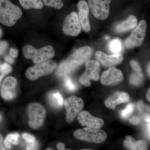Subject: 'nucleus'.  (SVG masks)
Returning a JSON list of instances; mask_svg holds the SVG:
<instances>
[{
	"label": "nucleus",
	"instance_id": "obj_1",
	"mask_svg": "<svg viewBox=\"0 0 150 150\" xmlns=\"http://www.w3.org/2000/svg\"><path fill=\"white\" fill-rule=\"evenodd\" d=\"M92 52V49L89 46H83L79 48L60 65L56 70V74L61 76L71 73L87 62L91 56Z\"/></svg>",
	"mask_w": 150,
	"mask_h": 150
},
{
	"label": "nucleus",
	"instance_id": "obj_2",
	"mask_svg": "<svg viewBox=\"0 0 150 150\" xmlns=\"http://www.w3.org/2000/svg\"><path fill=\"white\" fill-rule=\"evenodd\" d=\"M22 12L18 6L9 0H0V23L11 27L21 17Z\"/></svg>",
	"mask_w": 150,
	"mask_h": 150
},
{
	"label": "nucleus",
	"instance_id": "obj_3",
	"mask_svg": "<svg viewBox=\"0 0 150 150\" xmlns=\"http://www.w3.org/2000/svg\"><path fill=\"white\" fill-rule=\"evenodd\" d=\"M23 52L26 59H32L35 64L52 59L55 54L54 48L50 45L38 49L31 45H26L23 48Z\"/></svg>",
	"mask_w": 150,
	"mask_h": 150
},
{
	"label": "nucleus",
	"instance_id": "obj_4",
	"mask_svg": "<svg viewBox=\"0 0 150 150\" xmlns=\"http://www.w3.org/2000/svg\"><path fill=\"white\" fill-rule=\"evenodd\" d=\"M56 67V62L53 60H46L30 67L26 70L25 76L28 79L35 81L41 77L51 74Z\"/></svg>",
	"mask_w": 150,
	"mask_h": 150
},
{
	"label": "nucleus",
	"instance_id": "obj_5",
	"mask_svg": "<svg viewBox=\"0 0 150 150\" xmlns=\"http://www.w3.org/2000/svg\"><path fill=\"white\" fill-rule=\"evenodd\" d=\"M74 136L84 142L97 144L104 142L107 137L106 132L103 130L89 127L76 130L74 132Z\"/></svg>",
	"mask_w": 150,
	"mask_h": 150
},
{
	"label": "nucleus",
	"instance_id": "obj_6",
	"mask_svg": "<svg viewBox=\"0 0 150 150\" xmlns=\"http://www.w3.org/2000/svg\"><path fill=\"white\" fill-rule=\"evenodd\" d=\"M27 112L29 117V126L33 129L40 128L44 123L46 111L42 105L33 103L28 105Z\"/></svg>",
	"mask_w": 150,
	"mask_h": 150
},
{
	"label": "nucleus",
	"instance_id": "obj_7",
	"mask_svg": "<svg viewBox=\"0 0 150 150\" xmlns=\"http://www.w3.org/2000/svg\"><path fill=\"white\" fill-rule=\"evenodd\" d=\"M64 105L67 110V121L68 123H71L82 110L84 103L81 98L72 96L65 100Z\"/></svg>",
	"mask_w": 150,
	"mask_h": 150
},
{
	"label": "nucleus",
	"instance_id": "obj_8",
	"mask_svg": "<svg viewBox=\"0 0 150 150\" xmlns=\"http://www.w3.org/2000/svg\"><path fill=\"white\" fill-rule=\"evenodd\" d=\"M86 67L85 72L81 76L80 82L86 86L89 87L91 85L90 80L98 81L99 79L100 65L97 61L90 60L86 62Z\"/></svg>",
	"mask_w": 150,
	"mask_h": 150
},
{
	"label": "nucleus",
	"instance_id": "obj_9",
	"mask_svg": "<svg viewBox=\"0 0 150 150\" xmlns=\"http://www.w3.org/2000/svg\"><path fill=\"white\" fill-rule=\"evenodd\" d=\"M147 29V23L144 20L140 22L131 35L125 41L127 48H131L142 45L144 40Z\"/></svg>",
	"mask_w": 150,
	"mask_h": 150
},
{
	"label": "nucleus",
	"instance_id": "obj_10",
	"mask_svg": "<svg viewBox=\"0 0 150 150\" xmlns=\"http://www.w3.org/2000/svg\"><path fill=\"white\" fill-rule=\"evenodd\" d=\"M112 0H88V5L94 16L100 20L108 17Z\"/></svg>",
	"mask_w": 150,
	"mask_h": 150
},
{
	"label": "nucleus",
	"instance_id": "obj_11",
	"mask_svg": "<svg viewBox=\"0 0 150 150\" xmlns=\"http://www.w3.org/2000/svg\"><path fill=\"white\" fill-rule=\"evenodd\" d=\"M63 30L68 36H77L80 33L81 26L76 12L71 13L66 18L63 25Z\"/></svg>",
	"mask_w": 150,
	"mask_h": 150
},
{
	"label": "nucleus",
	"instance_id": "obj_12",
	"mask_svg": "<svg viewBox=\"0 0 150 150\" xmlns=\"http://www.w3.org/2000/svg\"><path fill=\"white\" fill-rule=\"evenodd\" d=\"M78 115V121L81 126L99 129L104 125V121L103 119L94 117L86 110L81 111Z\"/></svg>",
	"mask_w": 150,
	"mask_h": 150
},
{
	"label": "nucleus",
	"instance_id": "obj_13",
	"mask_svg": "<svg viewBox=\"0 0 150 150\" xmlns=\"http://www.w3.org/2000/svg\"><path fill=\"white\" fill-rule=\"evenodd\" d=\"M123 78V74L120 70L111 67L102 73L100 81L103 85H112L121 82Z\"/></svg>",
	"mask_w": 150,
	"mask_h": 150
},
{
	"label": "nucleus",
	"instance_id": "obj_14",
	"mask_svg": "<svg viewBox=\"0 0 150 150\" xmlns=\"http://www.w3.org/2000/svg\"><path fill=\"white\" fill-rule=\"evenodd\" d=\"M17 81L13 77L10 76L5 80L2 85L1 94L6 100L13 99L16 96Z\"/></svg>",
	"mask_w": 150,
	"mask_h": 150
},
{
	"label": "nucleus",
	"instance_id": "obj_15",
	"mask_svg": "<svg viewBox=\"0 0 150 150\" xmlns=\"http://www.w3.org/2000/svg\"><path fill=\"white\" fill-rule=\"evenodd\" d=\"M97 61L105 67H111L119 64L123 61V56L120 54L108 56L101 51L96 53Z\"/></svg>",
	"mask_w": 150,
	"mask_h": 150
},
{
	"label": "nucleus",
	"instance_id": "obj_16",
	"mask_svg": "<svg viewBox=\"0 0 150 150\" xmlns=\"http://www.w3.org/2000/svg\"><path fill=\"white\" fill-rule=\"evenodd\" d=\"M79 9L78 18L81 26L84 31L88 32L91 30V25L89 20V8L86 2L83 0L80 1L78 4Z\"/></svg>",
	"mask_w": 150,
	"mask_h": 150
},
{
	"label": "nucleus",
	"instance_id": "obj_17",
	"mask_svg": "<svg viewBox=\"0 0 150 150\" xmlns=\"http://www.w3.org/2000/svg\"><path fill=\"white\" fill-rule=\"evenodd\" d=\"M129 95L125 92H116L109 97L105 100V104L108 108L114 110L116 105L129 102Z\"/></svg>",
	"mask_w": 150,
	"mask_h": 150
},
{
	"label": "nucleus",
	"instance_id": "obj_18",
	"mask_svg": "<svg viewBox=\"0 0 150 150\" xmlns=\"http://www.w3.org/2000/svg\"><path fill=\"white\" fill-rule=\"evenodd\" d=\"M124 141V145L126 148L132 150H144L148 148L147 144L144 140L136 141L131 136H126Z\"/></svg>",
	"mask_w": 150,
	"mask_h": 150
},
{
	"label": "nucleus",
	"instance_id": "obj_19",
	"mask_svg": "<svg viewBox=\"0 0 150 150\" xmlns=\"http://www.w3.org/2000/svg\"><path fill=\"white\" fill-rule=\"evenodd\" d=\"M137 24L138 20L136 17L131 16L126 21L116 25L115 30L120 33L127 32L137 27Z\"/></svg>",
	"mask_w": 150,
	"mask_h": 150
},
{
	"label": "nucleus",
	"instance_id": "obj_20",
	"mask_svg": "<svg viewBox=\"0 0 150 150\" xmlns=\"http://www.w3.org/2000/svg\"><path fill=\"white\" fill-rule=\"evenodd\" d=\"M48 99L51 105L56 108H60L64 104V99L59 92H53L49 93Z\"/></svg>",
	"mask_w": 150,
	"mask_h": 150
},
{
	"label": "nucleus",
	"instance_id": "obj_21",
	"mask_svg": "<svg viewBox=\"0 0 150 150\" xmlns=\"http://www.w3.org/2000/svg\"><path fill=\"white\" fill-rule=\"evenodd\" d=\"M21 5L23 8L40 9L43 8V4L41 0H19Z\"/></svg>",
	"mask_w": 150,
	"mask_h": 150
},
{
	"label": "nucleus",
	"instance_id": "obj_22",
	"mask_svg": "<svg viewBox=\"0 0 150 150\" xmlns=\"http://www.w3.org/2000/svg\"><path fill=\"white\" fill-rule=\"evenodd\" d=\"M109 49L114 54L121 53L122 50V44L121 40L118 38H115L110 41L109 43Z\"/></svg>",
	"mask_w": 150,
	"mask_h": 150
},
{
	"label": "nucleus",
	"instance_id": "obj_23",
	"mask_svg": "<svg viewBox=\"0 0 150 150\" xmlns=\"http://www.w3.org/2000/svg\"><path fill=\"white\" fill-rule=\"evenodd\" d=\"M22 137L27 144L26 150L35 149L37 145L35 137L27 133H23Z\"/></svg>",
	"mask_w": 150,
	"mask_h": 150
},
{
	"label": "nucleus",
	"instance_id": "obj_24",
	"mask_svg": "<svg viewBox=\"0 0 150 150\" xmlns=\"http://www.w3.org/2000/svg\"><path fill=\"white\" fill-rule=\"evenodd\" d=\"M44 4L47 6L60 9L64 6V3L62 0H41Z\"/></svg>",
	"mask_w": 150,
	"mask_h": 150
},
{
	"label": "nucleus",
	"instance_id": "obj_25",
	"mask_svg": "<svg viewBox=\"0 0 150 150\" xmlns=\"http://www.w3.org/2000/svg\"><path fill=\"white\" fill-rule=\"evenodd\" d=\"M143 79V74L133 73L129 78V81L132 84L137 86L142 83Z\"/></svg>",
	"mask_w": 150,
	"mask_h": 150
},
{
	"label": "nucleus",
	"instance_id": "obj_26",
	"mask_svg": "<svg viewBox=\"0 0 150 150\" xmlns=\"http://www.w3.org/2000/svg\"><path fill=\"white\" fill-rule=\"evenodd\" d=\"M134 110V105L133 104L130 103L127 105L126 108L121 110V116L123 119H127L132 114Z\"/></svg>",
	"mask_w": 150,
	"mask_h": 150
},
{
	"label": "nucleus",
	"instance_id": "obj_27",
	"mask_svg": "<svg viewBox=\"0 0 150 150\" xmlns=\"http://www.w3.org/2000/svg\"><path fill=\"white\" fill-rule=\"evenodd\" d=\"M64 85L67 89L70 91H74L76 90V85L73 82L71 79L69 77H67L65 78Z\"/></svg>",
	"mask_w": 150,
	"mask_h": 150
},
{
	"label": "nucleus",
	"instance_id": "obj_28",
	"mask_svg": "<svg viewBox=\"0 0 150 150\" xmlns=\"http://www.w3.org/2000/svg\"><path fill=\"white\" fill-rule=\"evenodd\" d=\"M6 139L11 144L17 145L19 144V135L18 133L9 134Z\"/></svg>",
	"mask_w": 150,
	"mask_h": 150
},
{
	"label": "nucleus",
	"instance_id": "obj_29",
	"mask_svg": "<svg viewBox=\"0 0 150 150\" xmlns=\"http://www.w3.org/2000/svg\"><path fill=\"white\" fill-rule=\"evenodd\" d=\"M131 67L136 73L138 74H142V70L139 64L136 61H131Z\"/></svg>",
	"mask_w": 150,
	"mask_h": 150
},
{
	"label": "nucleus",
	"instance_id": "obj_30",
	"mask_svg": "<svg viewBox=\"0 0 150 150\" xmlns=\"http://www.w3.org/2000/svg\"><path fill=\"white\" fill-rule=\"evenodd\" d=\"M8 46V44L6 41H2L0 42V55L4 54Z\"/></svg>",
	"mask_w": 150,
	"mask_h": 150
},
{
	"label": "nucleus",
	"instance_id": "obj_31",
	"mask_svg": "<svg viewBox=\"0 0 150 150\" xmlns=\"http://www.w3.org/2000/svg\"><path fill=\"white\" fill-rule=\"evenodd\" d=\"M140 122H141V119L138 116H134L129 120L130 123L134 125H138Z\"/></svg>",
	"mask_w": 150,
	"mask_h": 150
},
{
	"label": "nucleus",
	"instance_id": "obj_32",
	"mask_svg": "<svg viewBox=\"0 0 150 150\" xmlns=\"http://www.w3.org/2000/svg\"><path fill=\"white\" fill-rule=\"evenodd\" d=\"M144 103L143 101H140L138 103V109L141 113H142L144 112Z\"/></svg>",
	"mask_w": 150,
	"mask_h": 150
},
{
	"label": "nucleus",
	"instance_id": "obj_33",
	"mask_svg": "<svg viewBox=\"0 0 150 150\" xmlns=\"http://www.w3.org/2000/svg\"><path fill=\"white\" fill-rule=\"evenodd\" d=\"M10 53L12 57L16 58L18 55V51L14 48H11L10 50Z\"/></svg>",
	"mask_w": 150,
	"mask_h": 150
},
{
	"label": "nucleus",
	"instance_id": "obj_34",
	"mask_svg": "<svg viewBox=\"0 0 150 150\" xmlns=\"http://www.w3.org/2000/svg\"><path fill=\"white\" fill-rule=\"evenodd\" d=\"M6 74H6L5 72L3 70L2 68L1 64H0V83H1V81L3 78Z\"/></svg>",
	"mask_w": 150,
	"mask_h": 150
},
{
	"label": "nucleus",
	"instance_id": "obj_35",
	"mask_svg": "<svg viewBox=\"0 0 150 150\" xmlns=\"http://www.w3.org/2000/svg\"><path fill=\"white\" fill-rule=\"evenodd\" d=\"M6 61L8 63L10 64H13L14 63V60L12 57H10L9 56H6L5 58Z\"/></svg>",
	"mask_w": 150,
	"mask_h": 150
},
{
	"label": "nucleus",
	"instance_id": "obj_36",
	"mask_svg": "<svg viewBox=\"0 0 150 150\" xmlns=\"http://www.w3.org/2000/svg\"><path fill=\"white\" fill-rule=\"evenodd\" d=\"M4 144L6 149H11L10 143L6 139L4 141Z\"/></svg>",
	"mask_w": 150,
	"mask_h": 150
},
{
	"label": "nucleus",
	"instance_id": "obj_37",
	"mask_svg": "<svg viewBox=\"0 0 150 150\" xmlns=\"http://www.w3.org/2000/svg\"><path fill=\"white\" fill-rule=\"evenodd\" d=\"M57 147L58 149L61 150L65 149V146L64 144H63V143H58V144L57 145Z\"/></svg>",
	"mask_w": 150,
	"mask_h": 150
},
{
	"label": "nucleus",
	"instance_id": "obj_38",
	"mask_svg": "<svg viewBox=\"0 0 150 150\" xmlns=\"http://www.w3.org/2000/svg\"><path fill=\"white\" fill-rule=\"evenodd\" d=\"M3 141V137L1 134H0V150H5L4 149L2 145V143Z\"/></svg>",
	"mask_w": 150,
	"mask_h": 150
},
{
	"label": "nucleus",
	"instance_id": "obj_39",
	"mask_svg": "<svg viewBox=\"0 0 150 150\" xmlns=\"http://www.w3.org/2000/svg\"><path fill=\"white\" fill-rule=\"evenodd\" d=\"M144 120L147 123H150V115L149 114L145 115L144 116Z\"/></svg>",
	"mask_w": 150,
	"mask_h": 150
},
{
	"label": "nucleus",
	"instance_id": "obj_40",
	"mask_svg": "<svg viewBox=\"0 0 150 150\" xmlns=\"http://www.w3.org/2000/svg\"><path fill=\"white\" fill-rule=\"evenodd\" d=\"M150 88L148 90L147 93L146 94V97L148 101H150Z\"/></svg>",
	"mask_w": 150,
	"mask_h": 150
},
{
	"label": "nucleus",
	"instance_id": "obj_41",
	"mask_svg": "<svg viewBox=\"0 0 150 150\" xmlns=\"http://www.w3.org/2000/svg\"><path fill=\"white\" fill-rule=\"evenodd\" d=\"M147 132L148 137H149V138H150V123H148L147 126Z\"/></svg>",
	"mask_w": 150,
	"mask_h": 150
},
{
	"label": "nucleus",
	"instance_id": "obj_42",
	"mask_svg": "<svg viewBox=\"0 0 150 150\" xmlns=\"http://www.w3.org/2000/svg\"><path fill=\"white\" fill-rule=\"evenodd\" d=\"M147 72L149 76H150V63L149 64V66H148L147 68Z\"/></svg>",
	"mask_w": 150,
	"mask_h": 150
},
{
	"label": "nucleus",
	"instance_id": "obj_43",
	"mask_svg": "<svg viewBox=\"0 0 150 150\" xmlns=\"http://www.w3.org/2000/svg\"><path fill=\"white\" fill-rule=\"evenodd\" d=\"M2 30L1 29V28H0V38L1 37L2 35Z\"/></svg>",
	"mask_w": 150,
	"mask_h": 150
},
{
	"label": "nucleus",
	"instance_id": "obj_44",
	"mask_svg": "<svg viewBox=\"0 0 150 150\" xmlns=\"http://www.w3.org/2000/svg\"><path fill=\"white\" fill-rule=\"evenodd\" d=\"M109 36H105V39H106V40H108V39H109Z\"/></svg>",
	"mask_w": 150,
	"mask_h": 150
},
{
	"label": "nucleus",
	"instance_id": "obj_45",
	"mask_svg": "<svg viewBox=\"0 0 150 150\" xmlns=\"http://www.w3.org/2000/svg\"><path fill=\"white\" fill-rule=\"evenodd\" d=\"M47 150H52V149H47Z\"/></svg>",
	"mask_w": 150,
	"mask_h": 150
}]
</instances>
